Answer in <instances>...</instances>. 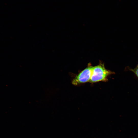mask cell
Returning <instances> with one entry per match:
<instances>
[{
    "instance_id": "1",
    "label": "cell",
    "mask_w": 138,
    "mask_h": 138,
    "mask_svg": "<svg viewBox=\"0 0 138 138\" xmlns=\"http://www.w3.org/2000/svg\"><path fill=\"white\" fill-rule=\"evenodd\" d=\"M113 72L107 69L103 63L100 62L97 65L93 66L89 82L94 83L107 80L108 77L114 74Z\"/></svg>"
},
{
    "instance_id": "2",
    "label": "cell",
    "mask_w": 138,
    "mask_h": 138,
    "mask_svg": "<svg viewBox=\"0 0 138 138\" xmlns=\"http://www.w3.org/2000/svg\"><path fill=\"white\" fill-rule=\"evenodd\" d=\"M93 66L89 63L87 67L76 76L73 79L72 83L77 85L89 82L91 77Z\"/></svg>"
},
{
    "instance_id": "3",
    "label": "cell",
    "mask_w": 138,
    "mask_h": 138,
    "mask_svg": "<svg viewBox=\"0 0 138 138\" xmlns=\"http://www.w3.org/2000/svg\"><path fill=\"white\" fill-rule=\"evenodd\" d=\"M131 71L133 72L138 78V67H136L134 69H130Z\"/></svg>"
},
{
    "instance_id": "4",
    "label": "cell",
    "mask_w": 138,
    "mask_h": 138,
    "mask_svg": "<svg viewBox=\"0 0 138 138\" xmlns=\"http://www.w3.org/2000/svg\"><path fill=\"white\" fill-rule=\"evenodd\" d=\"M137 67H138V64H137Z\"/></svg>"
}]
</instances>
